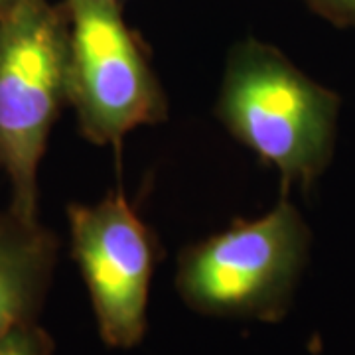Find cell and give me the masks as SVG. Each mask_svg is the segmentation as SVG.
Returning <instances> with one entry per match:
<instances>
[{
    "label": "cell",
    "mask_w": 355,
    "mask_h": 355,
    "mask_svg": "<svg viewBox=\"0 0 355 355\" xmlns=\"http://www.w3.org/2000/svg\"><path fill=\"white\" fill-rule=\"evenodd\" d=\"M340 97L302 73L265 42L249 38L229 51L217 119L275 166L286 184L308 190L331 160Z\"/></svg>",
    "instance_id": "6da1fadb"
},
{
    "label": "cell",
    "mask_w": 355,
    "mask_h": 355,
    "mask_svg": "<svg viewBox=\"0 0 355 355\" xmlns=\"http://www.w3.org/2000/svg\"><path fill=\"white\" fill-rule=\"evenodd\" d=\"M69 14L22 0L0 16V170L10 211L38 221V170L51 127L67 103Z\"/></svg>",
    "instance_id": "7a4b0ae2"
},
{
    "label": "cell",
    "mask_w": 355,
    "mask_h": 355,
    "mask_svg": "<svg viewBox=\"0 0 355 355\" xmlns=\"http://www.w3.org/2000/svg\"><path fill=\"white\" fill-rule=\"evenodd\" d=\"M308 245L304 219L282 198L263 217L188 247L178 261L176 288L207 316L277 322L291 304Z\"/></svg>",
    "instance_id": "3957f363"
},
{
    "label": "cell",
    "mask_w": 355,
    "mask_h": 355,
    "mask_svg": "<svg viewBox=\"0 0 355 355\" xmlns=\"http://www.w3.org/2000/svg\"><path fill=\"white\" fill-rule=\"evenodd\" d=\"M69 14L67 103L81 135L119 144L130 130L168 114L158 77L128 30L119 0H65Z\"/></svg>",
    "instance_id": "277c9868"
},
{
    "label": "cell",
    "mask_w": 355,
    "mask_h": 355,
    "mask_svg": "<svg viewBox=\"0 0 355 355\" xmlns=\"http://www.w3.org/2000/svg\"><path fill=\"white\" fill-rule=\"evenodd\" d=\"M71 253L85 280L101 340L128 349L146 331L148 292L156 263L150 229L123 193L67 207Z\"/></svg>",
    "instance_id": "5b68a950"
},
{
    "label": "cell",
    "mask_w": 355,
    "mask_h": 355,
    "mask_svg": "<svg viewBox=\"0 0 355 355\" xmlns=\"http://www.w3.org/2000/svg\"><path fill=\"white\" fill-rule=\"evenodd\" d=\"M58 257L53 233L40 221L0 214V338L36 322Z\"/></svg>",
    "instance_id": "8992f818"
},
{
    "label": "cell",
    "mask_w": 355,
    "mask_h": 355,
    "mask_svg": "<svg viewBox=\"0 0 355 355\" xmlns=\"http://www.w3.org/2000/svg\"><path fill=\"white\" fill-rule=\"evenodd\" d=\"M53 340L38 322H30L0 338V355H51Z\"/></svg>",
    "instance_id": "52a82bcc"
},
{
    "label": "cell",
    "mask_w": 355,
    "mask_h": 355,
    "mask_svg": "<svg viewBox=\"0 0 355 355\" xmlns=\"http://www.w3.org/2000/svg\"><path fill=\"white\" fill-rule=\"evenodd\" d=\"M312 10L340 26H355V0H306Z\"/></svg>",
    "instance_id": "ba28073f"
},
{
    "label": "cell",
    "mask_w": 355,
    "mask_h": 355,
    "mask_svg": "<svg viewBox=\"0 0 355 355\" xmlns=\"http://www.w3.org/2000/svg\"><path fill=\"white\" fill-rule=\"evenodd\" d=\"M20 2H22V0H0V16L10 12L14 6H18Z\"/></svg>",
    "instance_id": "9c48e42d"
}]
</instances>
